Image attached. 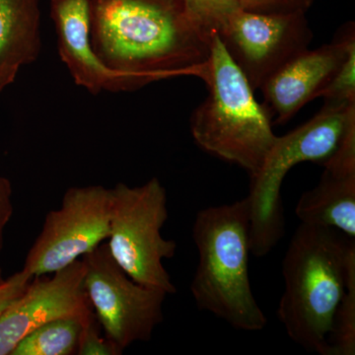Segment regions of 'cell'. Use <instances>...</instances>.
<instances>
[{
    "instance_id": "9",
    "label": "cell",
    "mask_w": 355,
    "mask_h": 355,
    "mask_svg": "<svg viewBox=\"0 0 355 355\" xmlns=\"http://www.w3.org/2000/svg\"><path fill=\"white\" fill-rule=\"evenodd\" d=\"M217 35L254 91L309 49L313 39L306 11L258 13L239 8Z\"/></svg>"
},
{
    "instance_id": "16",
    "label": "cell",
    "mask_w": 355,
    "mask_h": 355,
    "mask_svg": "<svg viewBox=\"0 0 355 355\" xmlns=\"http://www.w3.org/2000/svg\"><path fill=\"white\" fill-rule=\"evenodd\" d=\"M355 354V266L350 270L347 288L336 311L328 338L327 355Z\"/></svg>"
},
{
    "instance_id": "3",
    "label": "cell",
    "mask_w": 355,
    "mask_h": 355,
    "mask_svg": "<svg viewBox=\"0 0 355 355\" xmlns=\"http://www.w3.org/2000/svg\"><path fill=\"white\" fill-rule=\"evenodd\" d=\"M193 239L198 263L191 292L198 309L236 330L260 331L268 324L249 275L250 212L247 198L198 212Z\"/></svg>"
},
{
    "instance_id": "19",
    "label": "cell",
    "mask_w": 355,
    "mask_h": 355,
    "mask_svg": "<svg viewBox=\"0 0 355 355\" xmlns=\"http://www.w3.org/2000/svg\"><path fill=\"white\" fill-rule=\"evenodd\" d=\"M123 350L116 347L106 336L102 335V328L95 314L86 320L79 338L77 354L79 355H121Z\"/></svg>"
},
{
    "instance_id": "1",
    "label": "cell",
    "mask_w": 355,
    "mask_h": 355,
    "mask_svg": "<svg viewBox=\"0 0 355 355\" xmlns=\"http://www.w3.org/2000/svg\"><path fill=\"white\" fill-rule=\"evenodd\" d=\"M93 49L135 90L180 76L205 80L211 39L184 0H90Z\"/></svg>"
},
{
    "instance_id": "8",
    "label": "cell",
    "mask_w": 355,
    "mask_h": 355,
    "mask_svg": "<svg viewBox=\"0 0 355 355\" xmlns=\"http://www.w3.org/2000/svg\"><path fill=\"white\" fill-rule=\"evenodd\" d=\"M112 189L72 187L60 209L46 214L22 270L33 277L53 275L80 260L109 237Z\"/></svg>"
},
{
    "instance_id": "5",
    "label": "cell",
    "mask_w": 355,
    "mask_h": 355,
    "mask_svg": "<svg viewBox=\"0 0 355 355\" xmlns=\"http://www.w3.org/2000/svg\"><path fill=\"white\" fill-rule=\"evenodd\" d=\"M354 125L355 105L342 108L323 106L307 123L277 137L260 170L250 177L246 198L254 256L266 257L284 237L282 187L287 173L303 162L322 164L335 153Z\"/></svg>"
},
{
    "instance_id": "23",
    "label": "cell",
    "mask_w": 355,
    "mask_h": 355,
    "mask_svg": "<svg viewBox=\"0 0 355 355\" xmlns=\"http://www.w3.org/2000/svg\"><path fill=\"white\" fill-rule=\"evenodd\" d=\"M17 73V71H13V70H0V93L6 86L15 80Z\"/></svg>"
},
{
    "instance_id": "13",
    "label": "cell",
    "mask_w": 355,
    "mask_h": 355,
    "mask_svg": "<svg viewBox=\"0 0 355 355\" xmlns=\"http://www.w3.org/2000/svg\"><path fill=\"white\" fill-rule=\"evenodd\" d=\"M321 165V180L299 198L296 216L302 223L334 228L355 239V151L336 149Z\"/></svg>"
},
{
    "instance_id": "21",
    "label": "cell",
    "mask_w": 355,
    "mask_h": 355,
    "mask_svg": "<svg viewBox=\"0 0 355 355\" xmlns=\"http://www.w3.org/2000/svg\"><path fill=\"white\" fill-rule=\"evenodd\" d=\"M32 279L33 277L29 273L21 270L9 279L0 282V316L16 299L24 293Z\"/></svg>"
},
{
    "instance_id": "11",
    "label": "cell",
    "mask_w": 355,
    "mask_h": 355,
    "mask_svg": "<svg viewBox=\"0 0 355 355\" xmlns=\"http://www.w3.org/2000/svg\"><path fill=\"white\" fill-rule=\"evenodd\" d=\"M355 39L354 24L349 23L330 44L299 53L284 64L260 89L266 105L275 113L277 125H284L305 105L320 98L335 76Z\"/></svg>"
},
{
    "instance_id": "10",
    "label": "cell",
    "mask_w": 355,
    "mask_h": 355,
    "mask_svg": "<svg viewBox=\"0 0 355 355\" xmlns=\"http://www.w3.org/2000/svg\"><path fill=\"white\" fill-rule=\"evenodd\" d=\"M44 277H33L24 293L0 316V355H10L24 336L42 324L94 313L84 288L81 259L49 279Z\"/></svg>"
},
{
    "instance_id": "17",
    "label": "cell",
    "mask_w": 355,
    "mask_h": 355,
    "mask_svg": "<svg viewBox=\"0 0 355 355\" xmlns=\"http://www.w3.org/2000/svg\"><path fill=\"white\" fill-rule=\"evenodd\" d=\"M184 3L191 20L209 39L240 8L239 0H184Z\"/></svg>"
},
{
    "instance_id": "14",
    "label": "cell",
    "mask_w": 355,
    "mask_h": 355,
    "mask_svg": "<svg viewBox=\"0 0 355 355\" xmlns=\"http://www.w3.org/2000/svg\"><path fill=\"white\" fill-rule=\"evenodd\" d=\"M39 0H0V70L19 71L41 50Z\"/></svg>"
},
{
    "instance_id": "24",
    "label": "cell",
    "mask_w": 355,
    "mask_h": 355,
    "mask_svg": "<svg viewBox=\"0 0 355 355\" xmlns=\"http://www.w3.org/2000/svg\"><path fill=\"white\" fill-rule=\"evenodd\" d=\"M2 280H3V277H2L1 268H0V282H2Z\"/></svg>"
},
{
    "instance_id": "12",
    "label": "cell",
    "mask_w": 355,
    "mask_h": 355,
    "mask_svg": "<svg viewBox=\"0 0 355 355\" xmlns=\"http://www.w3.org/2000/svg\"><path fill=\"white\" fill-rule=\"evenodd\" d=\"M51 3L58 51L77 85L93 94L135 90L127 77L106 67L93 49L90 0H51Z\"/></svg>"
},
{
    "instance_id": "7",
    "label": "cell",
    "mask_w": 355,
    "mask_h": 355,
    "mask_svg": "<svg viewBox=\"0 0 355 355\" xmlns=\"http://www.w3.org/2000/svg\"><path fill=\"white\" fill-rule=\"evenodd\" d=\"M84 288L104 335L121 350L148 342L163 322L168 294L130 279L114 260L107 243L81 258Z\"/></svg>"
},
{
    "instance_id": "15",
    "label": "cell",
    "mask_w": 355,
    "mask_h": 355,
    "mask_svg": "<svg viewBox=\"0 0 355 355\" xmlns=\"http://www.w3.org/2000/svg\"><path fill=\"white\" fill-rule=\"evenodd\" d=\"M92 315L87 318H62L42 324L24 336L10 355L77 354L83 324Z\"/></svg>"
},
{
    "instance_id": "18",
    "label": "cell",
    "mask_w": 355,
    "mask_h": 355,
    "mask_svg": "<svg viewBox=\"0 0 355 355\" xmlns=\"http://www.w3.org/2000/svg\"><path fill=\"white\" fill-rule=\"evenodd\" d=\"M320 97L324 99V106L355 105V39L349 42L345 60Z\"/></svg>"
},
{
    "instance_id": "2",
    "label": "cell",
    "mask_w": 355,
    "mask_h": 355,
    "mask_svg": "<svg viewBox=\"0 0 355 355\" xmlns=\"http://www.w3.org/2000/svg\"><path fill=\"white\" fill-rule=\"evenodd\" d=\"M355 266V239L324 226L302 223L282 261L284 291L277 317L294 343L327 355L328 338Z\"/></svg>"
},
{
    "instance_id": "6",
    "label": "cell",
    "mask_w": 355,
    "mask_h": 355,
    "mask_svg": "<svg viewBox=\"0 0 355 355\" xmlns=\"http://www.w3.org/2000/svg\"><path fill=\"white\" fill-rule=\"evenodd\" d=\"M168 217L167 193L157 178L141 186L119 183L112 189L110 253L135 282L169 295L177 288L164 261L174 258L178 246L162 236Z\"/></svg>"
},
{
    "instance_id": "4",
    "label": "cell",
    "mask_w": 355,
    "mask_h": 355,
    "mask_svg": "<svg viewBox=\"0 0 355 355\" xmlns=\"http://www.w3.org/2000/svg\"><path fill=\"white\" fill-rule=\"evenodd\" d=\"M205 83L209 94L191 119L196 144L254 176L277 135L272 130L270 112L257 101L254 91L217 34L210 42Z\"/></svg>"
},
{
    "instance_id": "22",
    "label": "cell",
    "mask_w": 355,
    "mask_h": 355,
    "mask_svg": "<svg viewBox=\"0 0 355 355\" xmlns=\"http://www.w3.org/2000/svg\"><path fill=\"white\" fill-rule=\"evenodd\" d=\"M12 188L10 182L0 176V250L3 243L4 228L13 214Z\"/></svg>"
},
{
    "instance_id": "20",
    "label": "cell",
    "mask_w": 355,
    "mask_h": 355,
    "mask_svg": "<svg viewBox=\"0 0 355 355\" xmlns=\"http://www.w3.org/2000/svg\"><path fill=\"white\" fill-rule=\"evenodd\" d=\"M313 0H239L243 10L258 13H291L307 11Z\"/></svg>"
}]
</instances>
